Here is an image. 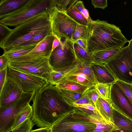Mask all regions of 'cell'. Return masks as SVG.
<instances>
[{"mask_svg":"<svg viewBox=\"0 0 132 132\" xmlns=\"http://www.w3.org/2000/svg\"><path fill=\"white\" fill-rule=\"evenodd\" d=\"M113 120L118 129L110 132H132V120L114 108Z\"/></svg>","mask_w":132,"mask_h":132,"instance_id":"e0dca14e","label":"cell"},{"mask_svg":"<svg viewBox=\"0 0 132 132\" xmlns=\"http://www.w3.org/2000/svg\"><path fill=\"white\" fill-rule=\"evenodd\" d=\"M128 46L130 51L131 57L132 58V39L129 41Z\"/></svg>","mask_w":132,"mask_h":132,"instance_id":"7dc6e473","label":"cell"},{"mask_svg":"<svg viewBox=\"0 0 132 132\" xmlns=\"http://www.w3.org/2000/svg\"><path fill=\"white\" fill-rule=\"evenodd\" d=\"M74 49L77 59L79 62L90 64L92 62L93 54L87 51L75 42Z\"/></svg>","mask_w":132,"mask_h":132,"instance_id":"603a6c76","label":"cell"},{"mask_svg":"<svg viewBox=\"0 0 132 132\" xmlns=\"http://www.w3.org/2000/svg\"><path fill=\"white\" fill-rule=\"evenodd\" d=\"M35 125L31 118L28 119L16 128L7 132H30Z\"/></svg>","mask_w":132,"mask_h":132,"instance_id":"836d02e7","label":"cell"},{"mask_svg":"<svg viewBox=\"0 0 132 132\" xmlns=\"http://www.w3.org/2000/svg\"><path fill=\"white\" fill-rule=\"evenodd\" d=\"M11 30L7 26L0 23V41L8 35Z\"/></svg>","mask_w":132,"mask_h":132,"instance_id":"60d3db41","label":"cell"},{"mask_svg":"<svg viewBox=\"0 0 132 132\" xmlns=\"http://www.w3.org/2000/svg\"><path fill=\"white\" fill-rule=\"evenodd\" d=\"M74 69L64 77L85 86L89 87H93L94 86L95 84L89 80L85 75L75 71Z\"/></svg>","mask_w":132,"mask_h":132,"instance_id":"d4e9b609","label":"cell"},{"mask_svg":"<svg viewBox=\"0 0 132 132\" xmlns=\"http://www.w3.org/2000/svg\"><path fill=\"white\" fill-rule=\"evenodd\" d=\"M56 7L59 11L65 13L73 6L78 0H56Z\"/></svg>","mask_w":132,"mask_h":132,"instance_id":"1f68e13d","label":"cell"},{"mask_svg":"<svg viewBox=\"0 0 132 132\" xmlns=\"http://www.w3.org/2000/svg\"><path fill=\"white\" fill-rule=\"evenodd\" d=\"M33 114L32 107L29 104L15 116L14 123L12 127L11 130L18 127L27 119H31Z\"/></svg>","mask_w":132,"mask_h":132,"instance_id":"7402d4cb","label":"cell"},{"mask_svg":"<svg viewBox=\"0 0 132 132\" xmlns=\"http://www.w3.org/2000/svg\"><path fill=\"white\" fill-rule=\"evenodd\" d=\"M83 94L87 96L90 100L94 103L95 106L97 100L100 96L94 86L90 88Z\"/></svg>","mask_w":132,"mask_h":132,"instance_id":"74e56055","label":"cell"},{"mask_svg":"<svg viewBox=\"0 0 132 132\" xmlns=\"http://www.w3.org/2000/svg\"><path fill=\"white\" fill-rule=\"evenodd\" d=\"M72 106L77 108L90 114L100 116L95 106L92 104H73Z\"/></svg>","mask_w":132,"mask_h":132,"instance_id":"d590c367","label":"cell"},{"mask_svg":"<svg viewBox=\"0 0 132 132\" xmlns=\"http://www.w3.org/2000/svg\"><path fill=\"white\" fill-rule=\"evenodd\" d=\"M124 46L100 51L93 53L92 62L104 64L113 57Z\"/></svg>","mask_w":132,"mask_h":132,"instance_id":"ac0fdd59","label":"cell"},{"mask_svg":"<svg viewBox=\"0 0 132 132\" xmlns=\"http://www.w3.org/2000/svg\"><path fill=\"white\" fill-rule=\"evenodd\" d=\"M90 24L88 26L78 24L72 36V41L75 42L79 39L87 40L90 34Z\"/></svg>","mask_w":132,"mask_h":132,"instance_id":"83f0119b","label":"cell"},{"mask_svg":"<svg viewBox=\"0 0 132 132\" xmlns=\"http://www.w3.org/2000/svg\"><path fill=\"white\" fill-rule=\"evenodd\" d=\"M74 70L85 75L87 79L95 84H97L95 78L90 64L81 63H78Z\"/></svg>","mask_w":132,"mask_h":132,"instance_id":"f546056e","label":"cell"},{"mask_svg":"<svg viewBox=\"0 0 132 132\" xmlns=\"http://www.w3.org/2000/svg\"><path fill=\"white\" fill-rule=\"evenodd\" d=\"M91 3L95 8H98L104 10L108 6L107 0H92Z\"/></svg>","mask_w":132,"mask_h":132,"instance_id":"f35d334b","label":"cell"},{"mask_svg":"<svg viewBox=\"0 0 132 132\" xmlns=\"http://www.w3.org/2000/svg\"><path fill=\"white\" fill-rule=\"evenodd\" d=\"M73 104H90L95 106L94 103L90 100L86 95L84 94H83L81 97Z\"/></svg>","mask_w":132,"mask_h":132,"instance_id":"b9f144b4","label":"cell"},{"mask_svg":"<svg viewBox=\"0 0 132 132\" xmlns=\"http://www.w3.org/2000/svg\"><path fill=\"white\" fill-rule=\"evenodd\" d=\"M55 38L53 34L47 36L30 52L13 61H25L39 58L49 59L52 52L53 43Z\"/></svg>","mask_w":132,"mask_h":132,"instance_id":"5bb4252c","label":"cell"},{"mask_svg":"<svg viewBox=\"0 0 132 132\" xmlns=\"http://www.w3.org/2000/svg\"><path fill=\"white\" fill-rule=\"evenodd\" d=\"M116 82L118 85L132 104V84L119 80H117Z\"/></svg>","mask_w":132,"mask_h":132,"instance_id":"e575fe53","label":"cell"},{"mask_svg":"<svg viewBox=\"0 0 132 132\" xmlns=\"http://www.w3.org/2000/svg\"><path fill=\"white\" fill-rule=\"evenodd\" d=\"M60 44V43L59 40L55 37L53 43L52 51L55 48L59 46Z\"/></svg>","mask_w":132,"mask_h":132,"instance_id":"bcb514c9","label":"cell"},{"mask_svg":"<svg viewBox=\"0 0 132 132\" xmlns=\"http://www.w3.org/2000/svg\"><path fill=\"white\" fill-rule=\"evenodd\" d=\"M104 64L117 80L132 84V58L128 45Z\"/></svg>","mask_w":132,"mask_h":132,"instance_id":"5b68a950","label":"cell"},{"mask_svg":"<svg viewBox=\"0 0 132 132\" xmlns=\"http://www.w3.org/2000/svg\"><path fill=\"white\" fill-rule=\"evenodd\" d=\"M23 93L19 86L11 79L6 77L0 92V108L11 105L20 98Z\"/></svg>","mask_w":132,"mask_h":132,"instance_id":"4fadbf2b","label":"cell"},{"mask_svg":"<svg viewBox=\"0 0 132 132\" xmlns=\"http://www.w3.org/2000/svg\"><path fill=\"white\" fill-rule=\"evenodd\" d=\"M65 13L79 24L88 26L91 22L74 5L68 10Z\"/></svg>","mask_w":132,"mask_h":132,"instance_id":"484cf974","label":"cell"},{"mask_svg":"<svg viewBox=\"0 0 132 132\" xmlns=\"http://www.w3.org/2000/svg\"><path fill=\"white\" fill-rule=\"evenodd\" d=\"M74 6L90 22L92 21L93 20L90 18L88 11L85 9L83 1L78 0Z\"/></svg>","mask_w":132,"mask_h":132,"instance_id":"8d00e7d4","label":"cell"},{"mask_svg":"<svg viewBox=\"0 0 132 132\" xmlns=\"http://www.w3.org/2000/svg\"><path fill=\"white\" fill-rule=\"evenodd\" d=\"M111 84L98 83L94 87L99 96L106 100H110Z\"/></svg>","mask_w":132,"mask_h":132,"instance_id":"4dcf8cb0","label":"cell"},{"mask_svg":"<svg viewBox=\"0 0 132 132\" xmlns=\"http://www.w3.org/2000/svg\"><path fill=\"white\" fill-rule=\"evenodd\" d=\"M52 34L51 30H48L39 33L34 36L30 40L21 46L38 44L47 36Z\"/></svg>","mask_w":132,"mask_h":132,"instance_id":"d6a6232c","label":"cell"},{"mask_svg":"<svg viewBox=\"0 0 132 132\" xmlns=\"http://www.w3.org/2000/svg\"><path fill=\"white\" fill-rule=\"evenodd\" d=\"M78 63V62H77L70 67L60 71L53 70L50 73L47 80V82L54 85L75 68Z\"/></svg>","mask_w":132,"mask_h":132,"instance_id":"cb8c5ba5","label":"cell"},{"mask_svg":"<svg viewBox=\"0 0 132 132\" xmlns=\"http://www.w3.org/2000/svg\"><path fill=\"white\" fill-rule=\"evenodd\" d=\"M30 132H51V128L48 127H41L33 130H31Z\"/></svg>","mask_w":132,"mask_h":132,"instance_id":"f6af8a7d","label":"cell"},{"mask_svg":"<svg viewBox=\"0 0 132 132\" xmlns=\"http://www.w3.org/2000/svg\"><path fill=\"white\" fill-rule=\"evenodd\" d=\"M56 0H29L15 11L0 15V23L15 27L40 13L46 12L49 15L56 7Z\"/></svg>","mask_w":132,"mask_h":132,"instance_id":"277c9868","label":"cell"},{"mask_svg":"<svg viewBox=\"0 0 132 132\" xmlns=\"http://www.w3.org/2000/svg\"><path fill=\"white\" fill-rule=\"evenodd\" d=\"M37 44L19 47L4 52L3 54L10 61H12L17 58L27 54L33 49Z\"/></svg>","mask_w":132,"mask_h":132,"instance_id":"44dd1931","label":"cell"},{"mask_svg":"<svg viewBox=\"0 0 132 132\" xmlns=\"http://www.w3.org/2000/svg\"><path fill=\"white\" fill-rule=\"evenodd\" d=\"M29 0H1L0 15L9 14L17 10Z\"/></svg>","mask_w":132,"mask_h":132,"instance_id":"ffe728a7","label":"cell"},{"mask_svg":"<svg viewBox=\"0 0 132 132\" xmlns=\"http://www.w3.org/2000/svg\"><path fill=\"white\" fill-rule=\"evenodd\" d=\"M73 109L60 117L51 128V132H92L94 131L96 127V124L90 121L74 119L72 117Z\"/></svg>","mask_w":132,"mask_h":132,"instance_id":"9c48e42d","label":"cell"},{"mask_svg":"<svg viewBox=\"0 0 132 132\" xmlns=\"http://www.w3.org/2000/svg\"><path fill=\"white\" fill-rule=\"evenodd\" d=\"M90 67L97 83L112 84L117 80L104 64L92 62L90 64Z\"/></svg>","mask_w":132,"mask_h":132,"instance_id":"9a60e30c","label":"cell"},{"mask_svg":"<svg viewBox=\"0 0 132 132\" xmlns=\"http://www.w3.org/2000/svg\"><path fill=\"white\" fill-rule=\"evenodd\" d=\"M35 92L23 93L19 99L10 105L0 108V132L11 130L15 116L21 112L33 100Z\"/></svg>","mask_w":132,"mask_h":132,"instance_id":"52a82bcc","label":"cell"},{"mask_svg":"<svg viewBox=\"0 0 132 132\" xmlns=\"http://www.w3.org/2000/svg\"><path fill=\"white\" fill-rule=\"evenodd\" d=\"M56 88L81 93L83 94L90 88L64 77L54 85Z\"/></svg>","mask_w":132,"mask_h":132,"instance_id":"d6986e66","label":"cell"},{"mask_svg":"<svg viewBox=\"0 0 132 132\" xmlns=\"http://www.w3.org/2000/svg\"><path fill=\"white\" fill-rule=\"evenodd\" d=\"M11 61L4 54L0 57V71L7 68Z\"/></svg>","mask_w":132,"mask_h":132,"instance_id":"ab89813d","label":"cell"},{"mask_svg":"<svg viewBox=\"0 0 132 132\" xmlns=\"http://www.w3.org/2000/svg\"><path fill=\"white\" fill-rule=\"evenodd\" d=\"M49 16L52 34L60 42L63 38L72 40L78 24L65 13L58 10L56 7Z\"/></svg>","mask_w":132,"mask_h":132,"instance_id":"ba28073f","label":"cell"},{"mask_svg":"<svg viewBox=\"0 0 132 132\" xmlns=\"http://www.w3.org/2000/svg\"><path fill=\"white\" fill-rule=\"evenodd\" d=\"M93 122L96 124V127L92 132H110L118 129L115 126L106 123L99 116L95 117Z\"/></svg>","mask_w":132,"mask_h":132,"instance_id":"f1b7e54d","label":"cell"},{"mask_svg":"<svg viewBox=\"0 0 132 132\" xmlns=\"http://www.w3.org/2000/svg\"><path fill=\"white\" fill-rule=\"evenodd\" d=\"M6 77L16 82L24 93L38 92L47 82L42 78L8 67Z\"/></svg>","mask_w":132,"mask_h":132,"instance_id":"8fae6325","label":"cell"},{"mask_svg":"<svg viewBox=\"0 0 132 132\" xmlns=\"http://www.w3.org/2000/svg\"><path fill=\"white\" fill-rule=\"evenodd\" d=\"M58 89L60 94L64 101L71 106H72V104L83 95L81 93L74 91L63 89Z\"/></svg>","mask_w":132,"mask_h":132,"instance_id":"4316f807","label":"cell"},{"mask_svg":"<svg viewBox=\"0 0 132 132\" xmlns=\"http://www.w3.org/2000/svg\"><path fill=\"white\" fill-rule=\"evenodd\" d=\"M32 121L38 127L51 128L63 114L73 109L67 103L58 88L47 82L32 100Z\"/></svg>","mask_w":132,"mask_h":132,"instance_id":"6da1fadb","label":"cell"},{"mask_svg":"<svg viewBox=\"0 0 132 132\" xmlns=\"http://www.w3.org/2000/svg\"><path fill=\"white\" fill-rule=\"evenodd\" d=\"M95 107L103 120L108 124L115 126L113 120V108L110 100L105 99L100 96L97 100Z\"/></svg>","mask_w":132,"mask_h":132,"instance_id":"2e32d148","label":"cell"},{"mask_svg":"<svg viewBox=\"0 0 132 132\" xmlns=\"http://www.w3.org/2000/svg\"><path fill=\"white\" fill-rule=\"evenodd\" d=\"M7 68V67L0 71V92L3 87L6 78Z\"/></svg>","mask_w":132,"mask_h":132,"instance_id":"7bdbcfd3","label":"cell"},{"mask_svg":"<svg viewBox=\"0 0 132 132\" xmlns=\"http://www.w3.org/2000/svg\"><path fill=\"white\" fill-rule=\"evenodd\" d=\"M51 30L49 14L44 12L37 14L15 26L0 41L4 52L22 46L36 35Z\"/></svg>","mask_w":132,"mask_h":132,"instance_id":"7a4b0ae2","label":"cell"},{"mask_svg":"<svg viewBox=\"0 0 132 132\" xmlns=\"http://www.w3.org/2000/svg\"><path fill=\"white\" fill-rule=\"evenodd\" d=\"M74 42L78 44L85 50L88 51L87 40L79 39Z\"/></svg>","mask_w":132,"mask_h":132,"instance_id":"ee69618b","label":"cell"},{"mask_svg":"<svg viewBox=\"0 0 132 132\" xmlns=\"http://www.w3.org/2000/svg\"><path fill=\"white\" fill-rule=\"evenodd\" d=\"M13 69L38 76L46 82L50 73L53 70L48 58H39L25 61H11L8 66Z\"/></svg>","mask_w":132,"mask_h":132,"instance_id":"30bf717a","label":"cell"},{"mask_svg":"<svg viewBox=\"0 0 132 132\" xmlns=\"http://www.w3.org/2000/svg\"><path fill=\"white\" fill-rule=\"evenodd\" d=\"M89 26L88 49V51L93 54L100 51L124 46L129 42L119 27L106 21L99 19L93 20Z\"/></svg>","mask_w":132,"mask_h":132,"instance_id":"3957f363","label":"cell"},{"mask_svg":"<svg viewBox=\"0 0 132 132\" xmlns=\"http://www.w3.org/2000/svg\"><path fill=\"white\" fill-rule=\"evenodd\" d=\"M60 43V45L52 52L48 59L51 67L57 71L70 68L78 62L74 50V42L65 39Z\"/></svg>","mask_w":132,"mask_h":132,"instance_id":"8992f818","label":"cell"},{"mask_svg":"<svg viewBox=\"0 0 132 132\" xmlns=\"http://www.w3.org/2000/svg\"><path fill=\"white\" fill-rule=\"evenodd\" d=\"M110 100L114 109L132 120V104L118 85H111Z\"/></svg>","mask_w":132,"mask_h":132,"instance_id":"7c38bea8","label":"cell"}]
</instances>
